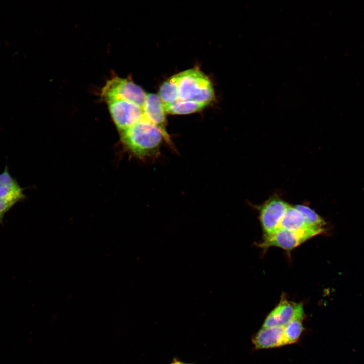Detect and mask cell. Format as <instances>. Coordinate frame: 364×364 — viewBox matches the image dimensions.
<instances>
[{
    "instance_id": "5b68a950",
    "label": "cell",
    "mask_w": 364,
    "mask_h": 364,
    "mask_svg": "<svg viewBox=\"0 0 364 364\" xmlns=\"http://www.w3.org/2000/svg\"><path fill=\"white\" fill-rule=\"evenodd\" d=\"M107 103L113 121L121 132L130 128L144 117L142 108L131 102L115 99Z\"/></svg>"
},
{
    "instance_id": "6da1fadb",
    "label": "cell",
    "mask_w": 364,
    "mask_h": 364,
    "mask_svg": "<svg viewBox=\"0 0 364 364\" xmlns=\"http://www.w3.org/2000/svg\"><path fill=\"white\" fill-rule=\"evenodd\" d=\"M121 133L125 145L141 158L157 154L162 142L164 140L160 129L144 117Z\"/></svg>"
},
{
    "instance_id": "9a60e30c",
    "label": "cell",
    "mask_w": 364,
    "mask_h": 364,
    "mask_svg": "<svg viewBox=\"0 0 364 364\" xmlns=\"http://www.w3.org/2000/svg\"><path fill=\"white\" fill-rule=\"evenodd\" d=\"M295 207L302 213L306 223L310 227L324 230L326 223L314 210L303 205H297L295 206Z\"/></svg>"
},
{
    "instance_id": "4fadbf2b",
    "label": "cell",
    "mask_w": 364,
    "mask_h": 364,
    "mask_svg": "<svg viewBox=\"0 0 364 364\" xmlns=\"http://www.w3.org/2000/svg\"><path fill=\"white\" fill-rule=\"evenodd\" d=\"M158 96L164 105L172 103L179 99L177 74L165 81L161 86Z\"/></svg>"
},
{
    "instance_id": "52a82bcc",
    "label": "cell",
    "mask_w": 364,
    "mask_h": 364,
    "mask_svg": "<svg viewBox=\"0 0 364 364\" xmlns=\"http://www.w3.org/2000/svg\"><path fill=\"white\" fill-rule=\"evenodd\" d=\"M304 317L302 304L282 299L265 319L262 327H283L293 320H303Z\"/></svg>"
},
{
    "instance_id": "30bf717a",
    "label": "cell",
    "mask_w": 364,
    "mask_h": 364,
    "mask_svg": "<svg viewBox=\"0 0 364 364\" xmlns=\"http://www.w3.org/2000/svg\"><path fill=\"white\" fill-rule=\"evenodd\" d=\"M256 349L276 348L286 345L283 327H262L252 338Z\"/></svg>"
},
{
    "instance_id": "8992f818",
    "label": "cell",
    "mask_w": 364,
    "mask_h": 364,
    "mask_svg": "<svg viewBox=\"0 0 364 364\" xmlns=\"http://www.w3.org/2000/svg\"><path fill=\"white\" fill-rule=\"evenodd\" d=\"M289 205L274 195L258 206L259 218L265 235H269L279 228L281 221Z\"/></svg>"
},
{
    "instance_id": "5bb4252c",
    "label": "cell",
    "mask_w": 364,
    "mask_h": 364,
    "mask_svg": "<svg viewBox=\"0 0 364 364\" xmlns=\"http://www.w3.org/2000/svg\"><path fill=\"white\" fill-rule=\"evenodd\" d=\"M302 321V320H293L283 326L286 345L294 343L299 340L303 331Z\"/></svg>"
},
{
    "instance_id": "ba28073f",
    "label": "cell",
    "mask_w": 364,
    "mask_h": 364,
    "mask_svg": "<svg viewBox=\"0 0 364 364\" xmlns=\"http://www.w3.org/2000/svg\"><path fill=\"white\" fill-rule=\"evenodd\" d=\"M314 236L310 233H295L279 228L270 234L264 235L260 246L263 248L275 246L290 250Z\"/></svg>"
},
{
    "instance_id": "8fae6325",
    "label": "cell",
    "mask_w": 364,
    "mask_h": 364,
    "mask_svg": "<svg viewBox=\"0 0 364 364\" xmlns=\"http://www.w3.org/2000/svg\"><path fill=\"white\" fill-rule=\"evenodd\" d=\"M279 228L298 233H310L314 236L321 234L324 230L310 227L302 213L295 206H289Z\"/></svg>"
},
{
    "instance_id": "9c48e42d",
    "label": "cell",
    "mask_w": 364,
    "mask_h": 364,
    "mask_svg": "<svg viewBox=\"0 0 364 364\" xmlns=\"http://www.w3.org/2000/svg\"><path fill=\"white\" fill-rule=\"evenodd\" d=\"M142 109L144 117L158 127L162 132L164 140L171 145L172 142L166 130V112L158 95L147 94Z\"/></svg>"
},
{
    "instance_id": "7a4b0ae2",
    "label": "cell",
    "mask_w": 364,
    "mask_h": 364,
    "mask_svg": "<svg viewBox=\"0 0 364 364\" xmlns=\"http://www.w3.org/2000/svg\"><path fill=\"white\" fill-rule=\"evenodd\" d=\"M179 99L196 102L206 106L214 98L212 84L203 73L191 69L177 74Z\"/></svg>"
},
{
    "instance_id": "3957f363",
    "label": "cell",
    "mask_w": 364,
    "mask_h": 364,
    "mask_svg": "<svg viewBox=\"0 0 364 364\" xmlns=\"http://www.w3.org/2000/svg\"><path fill=\"white\" fill-rule=\"evenodd\" d=\"M101 97L107 102L115 99L124 100L143 108L147 94L127 78L115 76L107 81L101 91Z\"/></svg>"
},
{
    "instance_id": "7c38bea8",
    "label": "cell",
    "mask_w": 364,
    "mask_h": 364,
    "mask_svg": "<svg viewBox=\"0 0 364 364\" xmlns=\"http://www.w3.org/2000/svg\"><path fill=\"white\" fill-rule=\"evenodd\" d=\"M164 105L167 113L174 115H184L197 112L206 106L196 102L180 99Z\"/></svg>"
},
{
    "instance_id": "277c9868",
    "label": "cell",
    "mask_w": 364,
    "mask_h": 364,
    "mask_svg": "<svg viewBox=\"0 0 364 364\" xmlns=\"http://www.w3.org/2000/svg\"><path fill=\"white\" fill-rule=\"evenodd\" d=\"M17 179L11 174L8 165L0 173V224L3 223L5 215L17 203L26 199Z\"/></svg>"
},
{
    "instance_id": "2e32d148",
    "label": "cell",
    "mask_w": 364,
    "mask_h": 364,
    "mask_svg": "<svg viewBox=\"0 0 364 364\" xmlns=\"http://www.w3.org/2000/svg\"><path fill=\"white\" fill-rule=\"evenodd\" d=\"M171 364H190V363H184L183 362H181L178 360L174 359Z\"/></svg>"
}]
</instances>
